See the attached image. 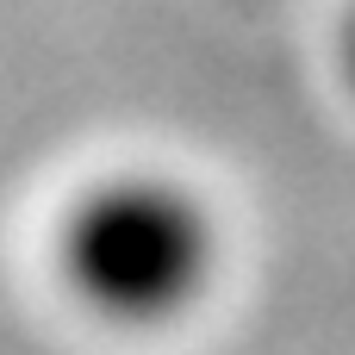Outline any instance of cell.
Wrapping results in <instances>:
<instances>
[{"instance_id":"cell-1","label":"cell","mask_w":355,"mask_h":355,"mask_svg":"<svg viewBox=\"0 0 355 355\" xmlns=\"http://www.w3.org/2000/svg\"><path fill=\"white\" fill-rule=\"evenodd\" d=\"M231 237L212 193L156 162L87 175L50 225L62 293L106 331L156 337L187 324L225 275Z\"/></svg>"}]
</instances>
